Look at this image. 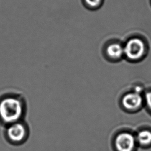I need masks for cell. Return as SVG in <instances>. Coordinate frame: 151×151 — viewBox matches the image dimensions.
<instances>
[{
	"instance_id": "1",
	"label": "cell",
	"mask_w": 151,
	"mask_h": 151,
	"mask_svg": "<svg viewBox=\"0 0 151 151\" xmlns=\"http://www.w3.org/2000/svg\"><path fill=\"white\" fill-rule=\"evenodd\" d=\"M27 111V102L21 95L7 93L0 96V124L5 127L23 120Z\"/></svg>"
},
{
	"instance_id": "2",
	"label": "cell",
	"mask_w": 151,
	"mask_h": 151,
	"mask_svg": "<svg viewBox=\"0 0 151 151\" xmlns=\"http://www.w3.org/2000/svg\"><path fill=\"white\" fill-rule=\"evenodd\" d=\"M29 133L28 124L24 120H22L5 127V138L11 145H20L27 140Z\"/></svg>"
},
{
	"instance_id": "3",
	"label": "cell",
	"mask_w": 151,
	"mask_h": 151,
	"mask_svg": "<svg viewBox=\"0 0 151 151\" xmlns=\"http://www.w3.org/2000/svg\"><path fill=\"white\" fill-rule=\"evenodd\" d=\"M145 49V45L142 40L139 38H133L127 42L124 52L128 58L135 60L142 56Z\"/></svg>"
},
{
	"instance_id": "4",
	"label": "cell",
	"mask_w": 151,
	"mask_h": 151,
	"mask_svg": "<svg viewBox=\"0 0 151 151\" xmlns=\"http://www.w3.org/2000/svg\"><path fill=\"white\" fill-rule=\"evenodd\" d=\"M135 143L134 137L127 132L119 134L115 140L116 148L118 151H132Z\"/></svg>"
},
{
	"instance_id": "5",
	"label": "cell",
	"mask_w": 151,
	"mask_h": 151,
	"mask_svg": "<svg viewBox=\"0 0 151 151\" xmlns=\"http://www.w3.org/2000/svg\"><path fill=\"white\" fill-rule=\"evenodd\" d=\"M143 99L138 93H130L124 96L122 99L123 105L126 109L130 110H136L140 107Z\"/></svg>"
},
{
	"instance_id": "6",
	"label": "cell",
	"mask_w": 151,
	"mask_h": 151,
	"mask_svg": "<svg viewBox=\"0 0 151 151\" xmlns=\"http://www.w3.org/2000/svg\"><path fill=\"white\" fill-rule=\"evenodd\" d=\"M124 53V49L120 45L113 44L110 45L107 48V53L110 57L114 59H118Z\"/></svg>"
},
{
	"instance_id": "7",
	"label": "cell",
	"mask_w": 151,
	"mask_h": 151,
	"mask_svg": "<svg viewBox=\"0 0 151 151\" xmlns=\"http://www.w3.org/2000/svg\"><path fill=\"white\" fill-rule=\"evenodd\" d=\"M137 140L141 145H147L151 143V132L149 130L141 131L137 135Z\"/></svg>"
},
{
	"instance_id": "8",
	"label": "cell",
	"mask_w": 151,
	"mask_h": 151,
	"mask_svg": "<svg viewBox=\"0 0 151 151\" xmlns=\"http://www.w3.org/2000/svg\"><path fill=\"white\" fill-rule=\"evenodd\" d=\"M86 4L92 7L97 6L101 3V0H85Z\"/></svg>"
},
{
	"instance_id": "9",
	"label": "cell",
	"mask_w": 151,
	"mask_h": 151,
	"mask_svg": "<svg viewBox=\"0 0 151 151\" xmlns=\"http://www.w3.org/2000/svg\"><path fill=\"white\" fill-rule=\"evenodd\" d=\"M145 101H146L147 106L149 107V109L151 110V92L147 93V94L145 95Z\"/></svg>"
}]
</instances>
